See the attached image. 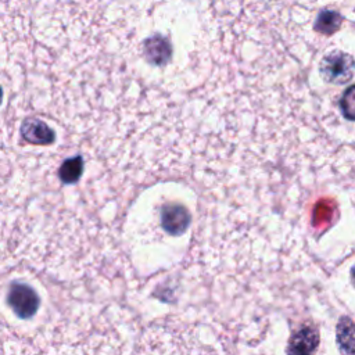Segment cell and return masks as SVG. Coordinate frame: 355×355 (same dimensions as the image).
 <instances>
[{"label":"cell","instance_id":"obj_1","mask_svg":"<svg viewBox=\"0 0 355 355\" xmlns=\"http://www.w3.org/2000/svg\"><path fill=\"white\" fill-rule=\"evenodd\" d=\"M319 71L324 82L343 85L354 76L355 60L348 53L334 50L322 58Z\"/></svg>","mask_w":355,"mask_h":355},{"label":"cell","instance_id":"obj_2","mask_svg":"<svg viewBox=\"0 0 355 355\" xmlns=\"http://www.w3.org/2000/svg\"><path fill=\"white\" fill-rule=\"evenodd\" d=\"M7 304L21 319L32 318L39 308L36 291L22 283H12L7 293Z\"/></svg>","mask_w":355,"mask_h":355},{"label":"cell","instance_id":"obj_3","mask_svg":"<svg viewBox=\"0 0 355 355\" xmlns=\"http://www.w3.org/2000/svg\"><path fill=\"white\" fill-rule=\"evenodd\" d=\"M191 216L186 207L180 204H166L161 209V226L162 229L172 236L183 234L189 225Z\"/></svg>","mask_w":355,"mask_h":355},{"label":"cell","instance_id":"obj_4","mask_svg":"<svg viewBox=\"0 0 355 355\" xmlns=\"http://www.w3.org/2000/svg\"><path fill=\"white\" fill-rule=\"evenodd\" d=\"M143 54L148 62L154 65H164L172 55V47L168 39L159 35H154L146 39L143 44Z\"/></svg>","mask_w":355,"mask_h":355},{"label":"cell","instance_id":"obj_5","mask_svg":"<svg viewBox=\"0 0 355 355\" xmlns=\"http://www.w3.org/2000/svg\"><path fill=\"white\" fill-rule=\"evenodd\" d=\"M21 136L31 144L47 146L54 141V132L44 122L28 119L21 126Z\"/></svg>","mask_w":355,"mask_h":355},{"label":"cell","instance_id":"obj_6","mask_svg":"<svg viewBox=\"0 0 355 355\" xmlns=\"http://www.w3.org/2000/svg\"><path fill=\"white\" fill-rule=\"evenodd\" d=\"M319 345V334L311 326H302L295 331L288 344L290 354H311Z\"/></svg>","mask_w":355,"mask_h":355},{"label":"cell","instance_id":"obj_7","mask_svg":"<svg viewBox=\"0 0 355 355\" xmlns=\"http://www.w3.org/2000/svg\"><path fill=\"white\" fill-rule=\"evenodd\" d=\"M336 338L343 352L355 354V322L349 318H341L336 327Z\"/></svg>","mask_w":355,"mask_h":355},{"label":"cell","instance_id":"obj_8","mask_svg":"<svg viewBox=\"0 0 355 355\" xmlns=\"http://www.w3.org/2000/svg\"><path fill=\"white\" fill-rule=\"evenodd\" d=\"M82 172H83V159L80 155H76L65 159L61 164L58 169V178L62 183L71 184L79 180V178L82 176Z\"/></svg>","mask_w":355,"mask_h":355},{"label":"cell","instance_id":"obj_9","mask_svg":"<svg viewBox=\"0 0 355 355\" xmlns=\"http://www.w3.org/2000/svg\"><path fill=\"white\" fill-rule=\"evenodd\" d=\"M340 25H341V17L338 14L333 11H323L315 24V28L322 33L330 35L336 29H338Z\"/></svg>","mask_w":355,"mask_h":355},{"label":"cell","instance_id":"obj_10","mask_svg":"<svg viewBox=\"0 0 355 355\" xmlns=\"http://www.w3.org/2000/svg\"><path fill=\"white\" fill-rule=\"evenodd\" d=\"M340 108L345 119L355 121V85L349 86L341 96Z\"/></svg>","mask_w":355,"mask_h":355},{"label":"cell","instance_id":"obj_11","mask_svg":"<svg viewBox=\"0 0 355 355\" xmlns=\"http://www.w3.org/2000/svg\"><path fill=\"white\" fill-rule=\"evenodd\" d=\"M351 282H352V284L355 287V265L351 268Z\"/></svg>","mask_w":355,"mask_h":355},{"label":"cell","instance_id":"obj_12","mask_svg":"<svg viewBox=\"0 0 355 355\" xmlns=\"http://www.w3.org/2000/svg\"><path fill=\"white\" fill-rule=\"evenodd\" d=\"M1 101H3V89L0 86V104H1Z\"/></svg>","mask_w":355,"mask_h":355}]
</instances>
